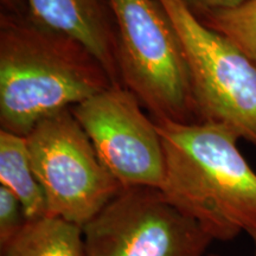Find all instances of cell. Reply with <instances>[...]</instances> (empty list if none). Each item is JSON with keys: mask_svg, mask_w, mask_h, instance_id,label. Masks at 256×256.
I'll return each instance as SVG.
<instances>
[{"mask_svg": "<svg viewBox=\"0 0 256 256\" xmlns=\"http://www.w3.org/2000/svg\"><path fill=\"white\" fill-rule=\"evenodd\" d=\"M113 82L81 42L54 30L30 6L0 11V128L26 136L44 118L70 110Z\"/></svg>", "mask_w": 256, "mask_h": 256, "instance_id": "obj_1", "label": "cell"}, {"mask_svg": "<svg viewBox=\"0 0 256 256\" xmlns=\"http://www.w3.org/2000/svg\"><path fill=\"white\" fill-rule=\"evenodd\" d=\"M165 154L160 190L212 241L256 235V172L238 136L212 122H156Z\"/></svg>", "mask_w": 256, "mask_h": 256, "instance_id": "obj_2", "label": "cell"}, {"mask_svg": "<svg viewBox=\"0 0 256 256\" xmlns=\"http://www.w3.org/2000/svg\"><path fill=\"white\" fill-rule=\"evenodd\" d=\"M120 82L156 122H198L180 40L159 0H110Z\"/></svg>", "mask_w": 256, "mask_h": 256, "instance_id": "obj_3", "label": "cell"}, {"mask_svg": "<svg viewBox=\"0 0 256 256\" xmlns=\"http://www.w3.org/2000/svg\"><path fill=\"white\" fill-rule=\"evenodd\" d=\"M183 49L198 122L228 127L256 146V68L184 0H159Z\"/></svg>", "mask_w": 256, "mask_h": 256, "instance_id": "obj_4", "label": "cell"}, {"mask_svg": "<svg viewBox=\"0 0 256 256\" xmlns=\"http://www.w3.org/2000/svg\"><path fill=\"white\" fill-rule=\"evenodd\" d=\"M25 139L48 215L83 228L124 188L102 164L72 108L44 118Z\"/></svg>", "mask_w": 256, "mask_h": 256, "instance_id": "obj_5", "label": "cell"}, {"mask_svg": "<svg viewBox=\"0 0 256 256\" xmlns=\"http://www.w3.org/2000/svg\"><path fill=\"white\" fill-rule=\"evenodd\" d=\"M86 256H203L212 238L160 188H124L82 228Z\"/></svg>", "mask_w": 256, "mask_h": 256, "instance_id": "obj_6", "label": "cell"}, {"mask_svg": "<svg viewBox=\"0 0 256 256\" xmlns=\"http://www.w3.org/2000/svg\"><path fill=\"white\" fill-rule=\"evenodd\" d=\"M138 98L113 84L72 108L98 158L122 188H162L165 154L156 122Z\"/></svg>", "mask_w": 256, "mask_h": 256, "instance_id": "obj_7", "label": "cell"}, {"mask_svg": "<svg viewBox=\"0 0 256 256\" xmlns=\"http://www.w3.org/2000/svg\"><path fill=\"white\" fill-rule=\"evenodd\" d=\"M38 20L75 38L98 58L113 84H121L116 24L110 0H28Z\"/></svg>", "mask_w": 256, "mask_h": 256, "instance_id": "obj_8", "label": "cell"}, {"mask_svg": "<svg viewBox=\"0 0 256 256\" xmlns=\"http://www.w3.org/2000/svg\"><path fill=\"white\" fill-rule=\"evenodd\" d=\"M2 256H86L83 230L50 215L26 220L23 229L2 246Z\"/></svg>", "mask_w": 256, "mask_h": 256, "instance_id": "obj_9", "label": "cell"}, {"mask_svg": "<svg viewBox=\"0 0 256 256\" xmlns=\"http://www.w3.org/2000/svg\"><path fill=\"white\" fill-rule=\"evenodd\" d=\"M0 183L20 202L26 220L48 215L43 188L32 168L25 136L0 130Z\"/></svg>", "mask_w": 256, "mask_h": 256, "instance_id": "obj_10", "label": "cell"}, {"mask_svg": "<svg viewBox=\"0 0 256 256\" xmlns=\"http://www.w3.org/2000/svg\"><path fill=\"white\" fill-rule=\"evenodd\" d=\"M197 17L226 37L256 68V0H246L235 8L209 11Z\"/></svg>", "mask_w": 256, "mask_h": 256, "instance_id": "obj_11", "label": "cell"}, {"mask_svg": "<svg viewBox=\"0 0 256 256\" xmlns=\"http://www.w3.org/2000/svg\"><path fill=\"white\" fill-rule=\"evenodd\" d=\"M26 223L23 206L8 188L0 185V246H5Z\"/></svg>", "mask_w": 256, "mask_h": 256, "instance_id": "obj_12", "label": "cell"}, {"mask_svg": "<svg viewBox=\"0 0 256 256\" xmlns=\"http://www.w3.org/2000/svg\"><path fill=\"white\" fill-rule=\"evenodd\" d=\"M184 2L194 14L200 16L209 11L235 8L246 0H184Z\"/></svg>", "mask_w": 256, "mask_h": 256, "instance_id": "obj_13", "label": "cell"}, {"mask_svg": "<svg viewBox=\"0 0 256 256\" xmlns=\"http://www.w3.org/2000/svg\"><path fill=\"white\" fill-rule=\"evenodd\" d=\"M252 242H254V247H255V256H256V235L254 236V238H252Z\"/></svg>", "mask_w": 256, "mask_h": 256, "instance_id": "obj_14", "label": "cell"}]
</instances>
